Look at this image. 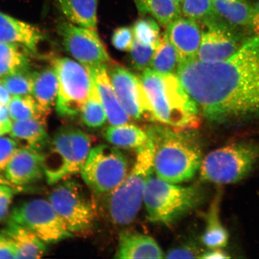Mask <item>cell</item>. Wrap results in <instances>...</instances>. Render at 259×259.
Instances as JSON below:
<instances>
[{
	"label": "cell",
	"mask_w": 259,
	"mask_h": 259,
	"mask_svg": "<svg viewBox=\"0 0 259 259\" xmlns=\"http://www.w3.org/2000/svg\"><path fill=\"white\" fill-rule=\"evenodd\" d=\"M176 73L209 121L226 124L259 119V34L227 60L180 61Z\"/></svg>",
	"instance_id": "1"
},
{
	"label": "cell",
	"mask_w": 259,
	"mask_h": 259,
	"mask_svg": "<svg viewBox=\"0 0 259 259\" xmlns=\"http://www.w3.org/2000/svg\"><path fill=\"white\" fill-rule=\"evenodd\" d=\"M153 149L154 171L161 180L174 184L195 176L203 159L201 147L192 131H177L166 125L145 129Z\"/></svg>",
	"instance_id": "2"
},
{
	"label": "cell",
	"mask_w": 259,
	"mask_h": 259,
	"mask_svg": "<svg viewBox=\"0 0 259 259\" xmlns=\"http://www.w3.org/2000/svg\"><path fill=\"white\" fill-rule=\"evenodd\" d=\"M154 114V122L177 131H192L200 124L199 109L176 74H163L150 68L140 76Z\"/></svg>",
	"instance_id": "3"
},
{
	"label": "cell",
	"mask_w": 259,
	"mask_h": 259,
	"mask_svg": "<svg viewBox=\"0 0 259 259\" xmlns=\"http://www.w3.org/2000/svg\"><path fill=\"white\" fill-rule=\"evenodd\" d=\"M153 173V145L148 139L145 145L137 149L131 172L109 194L107 208L112 222L126 225L134 221L144 201L146 186Z\"/></svg>",
	"instance_id": "4"
},
{
	"label": "cell",
	"mask_w": 259,
	"mask_h": 259,
	"mask_svg": "<svg viewBox=\"0 0 259 259\" xmlns=\"http://www.w3.org/2000/svg\"><path fill=\"white\" fill-rule=\"evenodd\" d=\"M92 139L74 127H61L44 151L45 176L51 185L80 172L92 150Z\"/></svg>",
	"instance_id": "5"
},
{
	"label": "cell",
	"mask_w": 259,
	"mask_h": 259,
	"mask_svg": "<svg viewBox=\"0 0 259 259\" xmlns=\"http://www.w3.org/2000/svg\"><path fill=\"white\" fill-rule=\"evenodd\" d=\"M202 199L196 186H181L152 176L146 186L144 202L149 221L170 225L195 208Z\"/></svg>",
	"instance_id": "6"
},
{
	"label": "cell",
	"mask_w": 259,
	"mask_h": 259,
	"mask_svg": "<svg viewBox=\"0 0 259 259\" xmlns=\"http://www.w3.org/2000/svg\"><path fill=\"white\" fill-rule=\"evenodd\" d=\"M259 160V146L238 142L216 149L203 157L200 178L206 183L235 184L247 177Z\"/></svg>",
	"instance_id": "7"
},
{
	"label": "cell",
	"mask_w": 259,
	"mask_h": 259,
	"mask_svg": "<svg viewBox=\"0 0 259 259\" xmlns=\"http://www.w3.org/2000/svg\"><path fill=\"white\" fill-rule=\"evenodd\" d=\"M56 185L48 200L67 229L73 236L90 234L95 225L96 208L82 186L69 178Z\"/></svg>",
	"instance_id": "8"
},
{
	"label": "cell",
	"mask_w": 259,
	"mask_h": 259,
	"mask_svg": "<svg viewBox=\"0 0 259 259\" xmlns=\"http://www.w3.org/2000/svg\"><path fill=\"white\" fill-rule=\"evenodd\" d=\"M128 161L114 146L102 144L91 150L80 173L93 192L111 193L128 174Z\"/></svg>",
	"instance_id": "9"
},
{
	"label": "cell",
	"mask_w": 259,
	"mask_h": 259,
	"mask_svg": "<svg viewBox=\"0 0 259 259\" xmlns=\"http://www.w3.org/2000/svg\"><path fill=\"white\" fill-rule=\"evenodd\" d=\"M59 89L57 112L61 117L70 118L80 115L92 92L93 81L88 69L69 58L54 61Z\"/></svg>",
	"instance_id": "10"
},
{
	"label": "cell",
	"mask_w": 259,
	"mask_h": 259,
	"mask_svg": "<svg viewBox=\"0 0 259 259\" xmlns=\"http://www.w3.org/2000/svg\"><path fill=\"white\" fill-rule=\"evenodd\" d=\"M9 220L30 230L46 244L73 236L48 200L35 199L19 203Z\"/></svg>",
	"instance_id": "11"
},
{
	"label": "cell",
	"mask_w": 259,
	"mask_h": 259,
	"mask_svg": "<svg viewBox=\"0 0 259 259\" xmlns=\"http://www.w3.org/2000/svg\"><path fill=\"white\" fill-rule=\"evenodd\" d=\"M106 66L116 97L129 117L154 122L153 109L140 77L113 61Z\"/></svg>",
	"instance_id": "12"
},
{
	"label": "cell",
	"mask_w": 259,
	"mask_h": 259,
	"mask_svg": "<svg viewBox=\"0 0 259 259\" xmlns=\"http://www.w3.org/2000/svg\"><path fill=\"white\" fill-rule=\"evenodd\" d=\"M65 50L86 67L106 65L112 61L96 30L64 22L58 27Z\"/></svg>",
	"instance_id": "13"
},
{
	"label": "cell",
	"mask_w": 259,
	"mask_h": 259,
	"mask_svg": "<svg viewBox=\"0 0 259 259\" xmlns=\"http://www.w3.org/2000/svg\"><path fill=\"white\" fill-rule=\"evenodd\" d=\"M219 16L204 23L206 30L202 33L197 58L204 63H214L228 59L243 45L234 30Z\"/></svg>",
	"instance_id": "14"
},
{
	"label": "cell",
	"mask_w": 259,
	"mask_h": 259,
	"mask_svg": "<svg viewBox=\"0 0 259 259\" xmlns=\"http://www.w3.org/2000/svg\"><path fill=\"white\" fill-rule=\"evenodd\" d=\"M5 177L13 186H24L45 178L43 154L31 149L19 147L10 160Z\"/></svg>",
	"instance_id": "15"
},
{
	"label": "cell",
	"mask_w": 259,
	"mask_h": 259,
	"mask_svg": "<svg viewBox=\"0 0 259 259\" xmlns=\"http://www.w3.org/2000/svg\"><path fill=\"white\" fill-rule=\"evenodd\" d=\"M40 29L0 12V44L21 45L35 55L45 41Z\"/></svg>",
	"instance_id": "16"
},
{
	"label": "cell",
	"mask_w": 259,
	"mask_h": 259,
	"mask_svg": "<svg viewBox=\"0 0 259 259\" xmlns=\"http://www.w3.org/2000/svg\"><path fill=\"white\" fill-rule=\"evenodd\" d=\"M202 33L196 21L182 16L167 25L165 32L177 51L180 62L197 58Z\"/></svg>",
	"instance_id": "17"
},
{
	"label": "cell",
	"mask_w": 259,
	"mask_h": 259,
	"mask_svg": "<svg viewBox=\"0 0 259 259\" xmlns=\"http://www.w3.org/2000/svg\"><path fill=\"white\" fill-rule=\"evenodd\" d=\"M106 66L100 65L87 68L98 91L110 124L113 125L125 124L129 122L131 118L123 109L116 97Z\"/></svg>",
	"instance_id": "18"
},
{
	"label": "cell",
	"mask_w": 259,
	"mask_h": 259,
	"mask_svg": "<svg viewBox=\"0 0 259 259\" xmlns=\"http://www.w3.org/2000/svg\"><path fill=\"white\" fill-rule=\"evenodd\" d=\"M164 252L151 236L135 231L120 233L116 258H162Z\"/></svg>",
	"instance_id": "19"
},
{
	"label": "cell",
	"mask_w": 259,
	"mask_h": 259,
	"mask_svg": "<svg viewBox=\"0 0 259 259\" xmlns=\"http://www.w3.org/2000/svg\"><path fill=\"white\" fill-rule=\"evenodd\" d=\"M11 137L21 145L31 150L43 153L51 138L47 130V121L30 118L15 121L12 123Z\"/></svg>",
	"instance_id": "20"
},
{
	"label": "cell",
	"mask_w": 259,
	"mask_h": 259,
	"mask_svg": "<svg viewBox=\"0 0 259 259\" xmlns=\"http://www.w3.org/2000/svg\"><path fill=\"white\" fill-rule=\"evenodd\" d=\"M1 232L14 245L16 258H38L46 253V244L24 226L8 220Z\"/></svg>",
	"instance_id": "21"
},
{
	"label": "cell",
	"mask_w": 259,
	"mask_h": 259,
	"mask_svg": "<svg viewBox=\"0 0 259 259\" xmlns=\"http://www.w3.org/2000/svg\"><path fill=\"white\" fill-rule=\"evenodd\" d=\"M33 87L32 96L43 111L50 115L56 102L59 81L54 68H46L32 72Z\"/></svg>",
	"instance_id": "22"
},
{
	"label": "cell",
	"mask_w": 259,
	"mask_h": 259,
	"mask_svg": "<svg viewBox=\"0 0 259 259\" xmlns=\"http://www.w3.org/2000/svg\"><path fill=\"white\" fill-rule=\"evenodd\" d=\"M56 2L71 23L96 30L98 0H56Z\"/></svg>",
	"instance_id": "23"
},
{
	"label": "cell",
	"mask_w": 259,
	"mask_h": 259,
	"mask_svg": "<svg viewBox=\"0 0 259 259\" xmlns=\"http://www.w3.org/2000/svg\"><path fill=\"white\" fill-rule=\"evenodd\" d=\"M221 196L217 194L206 215V226L203 233L202 244L209 249L223 248L229 242L228 231L222 224L220 216Z\"/></svg>",
	"instance_id": "24"
},
{
	"label": "cell",
	"mask_w": 259,
	"mask_h": 259,
	"mask_svg": "<svg viewBox=\"0 0 259 259\" xmlns=\"http://www.w3.org/2000/svg\"><path fill=\"white\" fill-rule=\"evenodd\" d=\"M220 18L235 27H251L253 6L247 0H212Z\"/></svg>",
	"instance_id": "25"
},
{
	"label": "cell",
	"mask_w": 259,
	"mask_h": 259,
	"mask_svg": "<svg viewBox=\"0 0 259 259\" xmlns=\"http://www.w3.org/2000/svg\"><path fill=\"white\" fill-rule=\"evenodd\" d=\"M104 137L109 144L116 148L138 149L147 142L145 130L132 124L109 126L104 132Z\"/></svg>",
	"instance_id": "26"
},
{
	"label": "cell",
	"mask_w": 259,
	"mask_h": 259,
	"mask_svg": "<svg viewBox=\"0 0 259 259\" xmlns=\"http://www.w3.org/2000/svg\"><path fill=\"white\" fill-rule=\"evenodd\" d=\"M134 2L141 15H150L164 27L182 16L180 5L172 0H134Z\"/></svg>",
	"instance_id": "27"
},
{
	"label": "cell",
	"mask_w": 259,
	"mask_h": 259,
	"mask_svg": "<svg viewBox=\"0 0 259 259\" xmlns=\"http://www.w3.org/2000/svg\"><path fill=\"white\" fill-rule=\"evenodd\" d=\"M30 53L21 45L0 44V79L18 71L30 69Z\"/></svg>",
	"instance_id": "28"
},
{
	"label": "cell",
	"mask_w": 259,
	"mask_h": 259,
	"mask_svg": "<svg viewBox=\"0 0 259 259\" xmlns=\"http://www.w3.org/2000/svg\"><path fill=\"white\" fill-rule=\"evenodd\" d=\"M179 63L177 51L164 32L161 34L155 50L150 69L158 73L175 74Z\"/></svg>",
	"instance_id": "29"
},
{
	"label": "cell",
	"mask_w": 259,
	"mask_h": 259,
	"mask_svg": "<svg viewBox=\"0 0 259 259\" xmlns=\"http://www.w3.org/2000/svg\"><path fill=\"white\" fill-rule=\"evenodd\" d=\"M9 110L14 121L34 118L47 121L49 115L32 95L14 96L9 103Z\"/></svg>",
	"instance_id": "30"
},
{
	"label": "cell",
	"mask_w": 259,
	"mask_h": 259,
	"mask_svg": "<svg viewBox=\"0 0 259 259\" xmlns=\"http://www.w3.org/2000/svg\"><path fill=\"white\" fill-rule=\"evenodd\" d=\"M80 115L83 124L91 128L102 127L108 119L98 91L94 82L89 98Z\"/></svg>",
	"instance_id": "31"
},
{
	"label": "cell",
	"mask_w": 259,
	"mask_h": 259,
	"mask_svg": "<svg viewBox=\"0 0 259 259\" xmlns=\"http://www.w3.org/2000/svg\"><path fill=\"white\" fill-rule=\"evenodd\" d=\"M132 29L136 40L144 45L157 47L161 34L158 22L153 17L145 15L139 18Z\"/></svg>",
	"instance_id": "32"
},
{
	"label": "cell",
	"mask_w": 259,
	"mask_h": 259,
	"mask_svg": "<svg viewBox=\"0 0 259 259\" xmlns=\"http://www.w3.org/2000/svg\"><path fill=\"white\" fill-rule=\"evenodd\" d=\"M181 14L196 22H205L217 17L212 0H183L181 3Z\"/></svg>",
	"instance_id": "33"
},
{
	"label": "cell",
	"mask_w": 259,
	"mask_h": 259,
	"mask_svg": "<svg viewBox=\"0 0 259 259\" xmlns=\"http://www.w3.org/2000/svg\"><path fill=\"white\" fill-rule=\"evenodd\" d=\"M2 80L12 95H32L33 77L30 69L18 71Z\"/></svg>",
	"instance_id": "34"
},
{
	"label": "cell",
	"mask_w": 259,
	"mask_h": 259,
	"mask_svg": "<svg viewBox=\"0 0 259 259\" xmlns=\"http://www.w3.org/2000/svg\"><path fill=\"white\" fill-rule=\"evenodd\" d=\"M156 48L141 44L135 39L130 51V59L134 69L143 72L150 67Z\"/></svg>",
	"instance_id": "35"
},
{
	"label": "cell",
	"mask_w": 259,
	"mask_h": 259,
	"mask_svg": "<svg viewBox=\"0 0 259 259\" xmlns=\"http://www.w3.org/2000/svg\"><path fill=\"white\" fill-rule=\"evenodd\" d=\"M135 40V35L132 28L121 27L113 31L111 42L116 50L122 52L131 51Z\"/></svg>",
	"instance_id": "36"
},
{
	"label": "cell",
	"mask_w": 259,
	"mask_h": 259,
	"mask_svg": "<svg viewBox=\"0 0 259 259\" xmlns=\"http://www.w3.org/2000/svg\"><path fill=\"white\" fill-rule=\"evenodd\" d=\"M12 138L0 137V173L6 170L10 160L19 148Z\"/></svg>",
	"instance_id": "37"
},
{
	"label": "cell",
	"mask_w": 259,
	"mask_h": 259,
	"mask_svg": "<svg viewBox=\"0 0 259 259\" xmlns=\"http://www.w3.org/2000/svg\"><path fill=\"white\" fill-rule=\"evenodd\" d=\"M202 252H200L196 246L187 244L181 245L170 249L165 254L167 258H200Z\"/></svg>",
	"instance_id": "38"
},
{
	"label": "cell",
	"mask_w": 259,
	"mask_h": 259,
	"mask_svg": "<svg viewBox=\"0 0 259 259\" xmlns=\"http://www.w3.org/2000/svg\"><path fill=\"white\" fill-rule=\"evenodd\" d=\"M11 187L0 184V222L7 216L12 203L14 192Z\"/></svg>",
	"instance_id": "39"
},
{
	"label": "cell",
	"mask_w": 259,
	"mask_h": 259,
	"mask_svg": "<svg viewBox=\"0 0 259 259\" xmlns=\"http://www.w3.org/2000/svg\"><path fill=\"white\" fill-rule=\"evenodd\" d=\"M0 258H16L14 245L2 232H0Z\"/></svg>",
	"instance_id": "40"
},
{
	"label": "cell",
	"mask_w": 259,
	"mask_h": 259,
	"mask_svg": "<svg viewBox=\"0 0 259 259\" xmlns=\"http://www.w3.org/2000/svg\"><path fill=\"white\" fill-rule=\"evenodd\" d=\"M12 117L9 108L5 105L0 104V125L8 133L11 132L12 125Z\"/></svg>",
	"instance_id": "41"
},
{
	"label": "cell",
	"mask_w": 259,
	"mask_h": 259,
	"mask_svg": "<svg viewBox=\"0 0 259 259\" xmlns=\"http://www.w3.org/2000/svg\"><path fill=\"white\" fill-rule=\"evenodd\" d=\"M200 258L205 259L229 258L230 256L227 252L222 250V248H214L209 249V250L202 252Z\"/></svg>",
	"instance_id": "42"
},
{
	"label": "cell",
	"mask_w": 259,
	"mask_h": 259,
	"mask_svg": "<svg viewBox=\"0 0 259 259\" xmlns=\"http://www.w3.org/2000/svg\"><path fill=\"white\" fill-rule=\"evenodd\" d=\"M251 28L255 35L259 34V0L253 6V15Z\"/></svg>",
	"instance_id": "43"
},
{
	"label": "cell",
	"mask_w": 259,
	"mask_h": 259,
	"mask_svg": "<svg viewBox=\"0 0 259 259\" xmlns=\"http://www.w3.org/2000/svg\"><path fill=\"white\" fill-rule=\"evenodd\" d=\"M11 100V95L2 80H0V104L6 105Z\"/></svg>",
	"instance_id": "44"
},
{
	"label": "cell",
	"mask_w": 259,
	"mask_h": 259,
	"mask_svg": "<svg viewBox=\"0 0 259 259\" xmlns=\"http://www.w3.org/2000/svg\"><path fill=\"white\" fill-rule=\"evenodd\" d=\"M0 184H6V185L13 186L12 184L6 179L5 177H2V176H0Z\"/></svg>",
	"instance_id": "45"
},
{
	"label": "cell",
	"mask_w": 259,
	"mask_h": 259,
	"mask_svg": "<svg viewBox=\"0 0 259 259\" xmlns=\"http://www.w3.org/2000/svg\"><path fill=\"white\" fill-rule=\"evenodd\" d=\"M6 134H8V132L2 126L0 125V137Z\"/></svg>",
	"instance_id": "46"
},
{
	"label": "cell",
	"mask_w": 259,
	"mask_h": 259,
	"mask_svg": "<svg viewBox=\"0 0 259 259\" xmlns=\"http://www.w3.org/2000/svg\"><path fill=\"white\" fill-rule=\"evenodd\" d=\"M172 1L178 3V4L181 5V3L183 2V0H172Z\"/></svg>",
	"instance_id": "47"
}]
</instances>
